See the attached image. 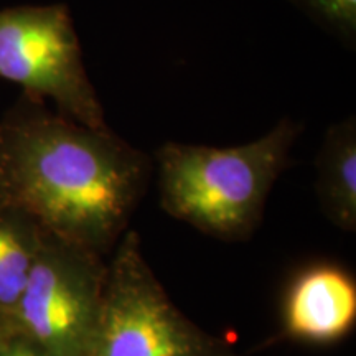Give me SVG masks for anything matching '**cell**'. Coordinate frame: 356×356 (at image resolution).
<instances>
[{"label":"cell","instance_id":"9","mask_svg":"<svg viewBox=\"0 0 356 356\" xmlns=\"http://www.w3.org/2000/svg\"><path fill=\"white\" fill-rule=\"evenodd\" d=\"M346 48L356 44V0H289Z\"/></svg>","mask_w":356,"mask_h":356},{"label":"cell","instance_id":"7","mask_svg":"<svg viewBox=\"0 0 356 356\" xmlns=\"http://www.w3.org/2000/svg\"><path fill=\"white\" fill-rule=\"evenodd\" d=\"M317 197L337 228L356 229V119H341L325 132L317 155Z\"/></svg>","mask_w":356,"mask_h":356},{"label":"cell","instance_id":"1","mask_svg":"<svg viewBox=\"0 0 356 356\" xmlns=\"http://www.w3.org/2000/svg\"><path fill=\"white\" fill-rule=\"evenodd\" d=\"M149 175V157L111 127H88L44 101L22 95L0 119V202L63 243L109 252Z\"/></svg>","mask_w":356,"mask_h":356},{"label":"cell","instance_id":"4","mask_svg":"<svg viewBox=\"0 0 356 356\" xmlns=\"http://www.w3.org/2000/svg\"><path fill=\"white\" fill-rule=\"evenodd\" d=\"M0 79L19 84L22 95L53 102L79 124L109 127L65 3L0 8Z\"/></svg>","mask_w":356,"mask_h":356},{"label":"cell","instance_id":"8","mask_svg":"<svg viewBox=\"0 0 356 356\" xmlns=\"http://www.w3.org/2000/svg\"><path fill=\"white\" fill-rule=\"evenodd\" d=\"M43 236L44 231L32 218L0 202V314L6 315L10 323Z\"/></svg>","mask_w":356,"mask_h":356},{"label":"cell","instance_id":"10","mask_svg":"<svg viewBox=\"0 0 356 356\" xmlns=\"http://www.w3.org/2000/svg\"><path fill=\"white\" fill-rule=\"evenodd\" d=\"M0 356H47L37 345L25 337L12 333L0 346Z\"/></svg>","mask_w":356,"mask_h":356},{"label":"cell","instance_id":"3","mask_svg":"<svg viewBox=\"0 0 356 356\" xmlns=\"http://www.w3.org/2000/svg\"><path fill=\"white\" fill-rule=\"evenodd\" d=\"M91 356H238L178 310L155 277L136 231H126L106 270Z\"/></svg>","mask_w":356,"mask_h":356},{"label":"cell","instance_id":"5","mask_svg":"<svg viewBox=\"0 0 356 356\" xmlns=\"http://www.w3.org/2000/svg\"><path fill=\"white\" fill-rule=\"evenodd\" d=\"M106 270L101 254L44 233L12 317L13 333L47 356H91Z\"/></svg>","mask_w":356,"mask_h":356},{"label":"cell","instance_id":"2","mask_svg":"<svg viewBox=\"0 0 356 356\" xmlns=\"http://www.w3.org/2000/svg\"><path fill=\"white\" fill-rule=\"evenodd\" d=\"M300 132V122L282 118L243 145L165 142L155 152L163 211L222 241L249 239Z\"/></svg>","mask_w":356,"mask_h":356},{"label":"cell","instance_id":"6","mask_svg":"<svg viewBox=\"0 0 356 356\" xmlns=\"http://www.w3.org/2000/svg\"><path fill=\"white\" fill-rule=\"evenodd\" d=\"M356 322L355 279L335 264L302 270L287 289L280 338L312 345L335 343Z\"/></svg>","mask_w":356,"mask_h":356},{"label":"cell","instance_id":"11","mask_svg":"<svg viewBox=\"0 0 356 356\" xmlns=\"http://www.w3.org/2000/svg\"><path fill=\"white\" fill-rule=\"evenodd\" d=\"M13 333V328H12V323L8 322V318L6 315L0 314V346L3 345V341L7 340L8 337H10Z\"/></svg>","mask_w":356,"mask_h":356}]
</instances>
